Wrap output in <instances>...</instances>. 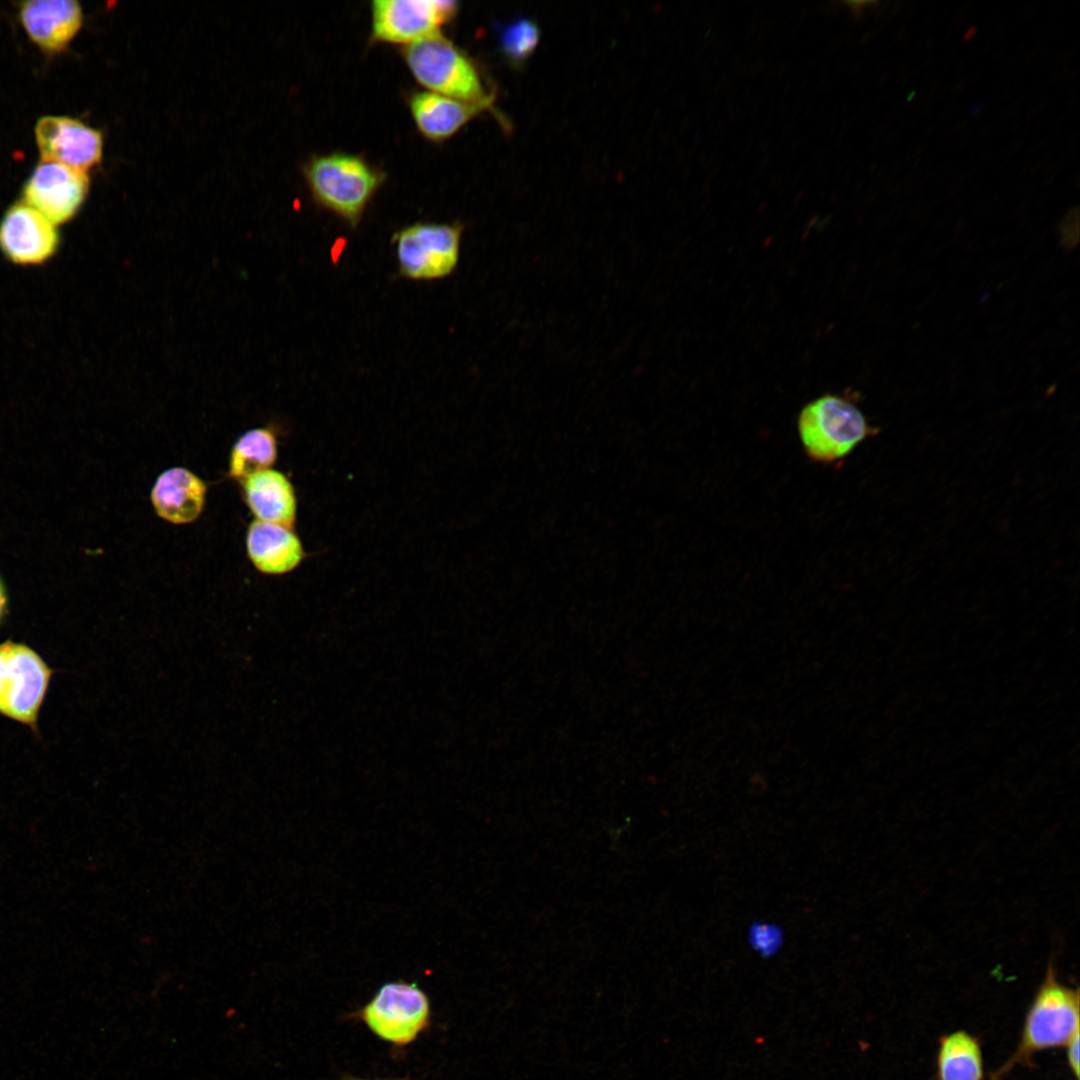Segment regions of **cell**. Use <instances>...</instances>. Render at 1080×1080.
Segmentation results:
<instances>
[{"label": "cell", "mask_w": 1080, "mask_h": 1080, "mask_svg": "<svg viewBox=\"0 0 1080 1080\" xmlns=\"http://www.w3.org/2000/svg\"><path fill=\"white\" fill-rule=\"evenodd\" d=\"M304 175L314 201L353 228L384 179L362 157L342 152L314 156Z\"/></svg>", "instance_id": "1"}, {"label": "cell", "mask_w": 1080, "mask_h": 1080, "mask_svg": "<svg viewBox=\"0 0 1080 1080\" xmlns=\"http://www.w3.org/2000/svg\"><path fill=\"white\" fill-rule=\"evenodd\" d=\"M402 56L415 79L428 91L463 102L493 106L473 60L440 32L404 47Z\"/></svg>", "instance_id": "2"}, {"label": "cell", "mask_w": 1080, "mask_h": 1080, "mask_svg": "<svg viewBox=\"0 0 1080 1080\" xmlns=\"http://www.w3.org/2000/svg\"><path fill=\"white\" fill-rule=\"evenodd\" d=\"M797 426L806 455L824 464L843 459L878 433L851 400L834 394L809 402L801 410Z\"/></svg>", "instance_id": "3"}, {"label": "cell", "mask_w": 1080, "mask_h": 1080, "mask_svg": "<svg viewBox=\"0 0 1080 1080\" xmlns=\"http://www.w3.org/2000/svg\"><path fill=\"white\" fill-rule=\"evenodd\" d=\"M1079 1031V993L1061 984L1050 963L1027 1013L1016 1054L996 1073V1080L1017 1062L1042 1049L1066 1045Z\"/></svg>", "instance_id": "4"}, {"label": "cell", "mask_w": 1080, "mask_h": 1080, "mask_svg": "<svg viewBox=\"0 0 1080 1080\" xmlns=\"http://www.w3.org/2000/svg\"><path fill=\"white\" fill-rule=\"evenodd\" d=\"M463 226L460 223H415L397 231L399 273L411 280H434L456 268Z\"/></svg>", "instance_id": "5"}, {"label": "cell", "mask_w": 1080, "mask_h": 1080, "mask_svg": "<svg viewBox=\"0 0 1080 1080\" xmlns=\"http://www.w3.org/2000/svg\"><path fill=\"white\" fill-rule=\"evenodd\" d=\"M51 670L29 647L0 645V713L35 727Z\"/></svg>", "instance_id": "6"}, {"label": "cell", "mask_w": 1080, "mask_h": 1080, "mask_svg": "<svg viewBox=\"0 0 1080 1080\" xmlns=\"http://www.w3.org/2000/svg\"><path fill=\"white\" fill-rule=\"evenodd\" d=\"M360 1016L381 1039L404 1045L428 1025L430 1005L416 983L399 980L382 985Z\"/></svg>", "instance_id": "7"}, {"label": "cell", "mask_w": 1080, "mask_h": 1080, "mask_svg": "<svg viewBox=\"0 0 1080 1080\" xmlns=\"http://www.w3.org/2000/svg\"><path fill=\"white\" fill-rule=\"evenodd\" d=\"M458 11L451 0H375L371 4L374 41L405 46L440 32Z\"/></svg>", "instance_id": "8"}, {"label": "cell", "mask_w": 1080, "mask_h": 1080, "mask_svg": "<svg viewBox=\"0 0 1080 1080\" xmlns=\"http://www.w3.org/2000/svg\"><path fill=\"white\" fill-rule=\"evenodd\" d=\"M88 190L86 171L42 161L25 182L22 195L23 202L57 226L77 214Z\"/></svg>", "instance_id": "9"}, {"label": "cell", "mask_w": 1080, "mask_h": 1080, "mask_svg": "<svg viewBox=\"0 0 1080 1080\" xmlns=\"http://www.w3.org/2000/svg\"><path fill=\"white\" fill-rule=\"evenodd\" d=\"M59 244L57 226L23 201L11 205L0 220V251L15 265L43 264Z\"/></svg>", "instance_id": "10"}, {"label": "cell", "mask_w": 1080, "mask_h": 1080, "mask_svg": "<svg viewBox=\"0 0 1080 1080\" xmlns=\"http://www.w3.org/2000/svg\"><path fill=\"white\" fill-rule=\"evenodd\" d=\"M34 133L42 161L56 162L87 172L101 160V132L77 119L67 116H43L37 121Z\"/></svg>", "instance_id": "11"}, {"label": "cell", "mask_w": 1080, "mask_h": 1080, "mask_svg": "<svg viewBox=\"0 0 1080 1080\" xmlns=\"http://www.w3.org/2000/svg\"><path fill=\"white\" fill-rule=\"evenodd\" d=\"M19 19L29 38L42 50H64L81 28L82 8L75 0H31L19 7Z\"/></svg>", "instance_id": "12"}, {"label": "cell", "mask_w": 1080, "mask_h": 1080, "mask_svg": "<svg viewBox=\"0 0 1080 1080\" xmlns=\"http://www.w3.org/2000/svg\"><path fill=\"white\" fill-rule=\"evenodd\" d=\"M246 547L256 569L270 575L291 572L305 556L302 542L292 529L258 519L248 528Z\"/></svg>", "instance_id": "13"}, {"label": "cell", "mask_w": 1080, "mask_h": 1080, "mask_svg": "<svg viewBox=\"0 0 1080 1080\" xmlns=\"http://www.w3.org/2000/svg\"><path fill=\"white\" fill-rule=\"evenodd\" d=\"M408 104L418 130L431 141L448 139L478 114L488 110L482 105L428 90L411 93Z\"/></svg>", "instance_id": "14"}, {"label": "cell", "mask_w": 1080, "mask_h": 1080, "mask_svg": "<svg viewBox=\"0 0 1080 1080\" xmlns=\"http://www.w3.org/2000/svg\"><path fill=\"white\" fill-rule=\"evenodd\" d=\"M205 496V483L181 467L160 474L151 491V501L158 516L174 524L196 520L202 512Z\"/></svg>", "instance_id": "15"}, {"label": "cell", "mask_w": 1080, "mask_h": 1080, "mask_svg": "<svg viewBox=\"0 0 1080 1080\" xmlns=\"http://www.w3.org/2000/svg\"><path fill=\"white\" fill-rule=\"evenodd\" d=\"M242 484L245 500L258 520L293 528L297 498L286 475L267 469L249 476Z\"/></svg>", "instance_id": "16"}, {"label": "cell", "mask_w": 1080, "mask_h": 1080, "mask_svg": "<svg viewBox=\"0 0 1080 1080\" xmlns=\"http://www.w3.org/2000/svg\"><path fill=\"white\" fill-rule=\"evenodd\" d=\"M937 1073L938 1080H982L983 1060L977 1039L965 1031L942 1037Z\"/></svg>", "instance_id": "17"}, {"label": "cell", "mask_w": 1080, "mask_h": 1080, "mask_svg": "<svg viewBox=\"0 0 1080 1080\" xmlns=\"http://www.w3.org/2000/svg\"><path fill=\"white\" fill-rule=\"evenodd\" d=\"M277 459V442L272 431L257 428L244 433L234 444L229 473L242 482L249 476L271 469Z\"/></svg>", "instance_id": "18"}, {"label": "cell", "mask_w": 1080, "mask_h": 1080, "mask_svg": "<svg viewBox=\"0 0 1080 1080\" xmlns=\"http://www.w3.org/2000/svg\"><path fill=\"white\" fill-rule=\"evenodd\" d=\"M540 39L538 25L521 18L504 28L500 36L501 49L513 63H521L535 51Z\"/></svg>", "instance_id": "19"}, {"label": "cell", "mask_w": 1080, "mask_h": 1080, "mask_svg": "<svg viewBox=\"0 0 1080 1080\" xmlns=\"http://www.w3.org/2000/svg\"><path fill=\"white\" fill-rule=\"evenodd\" d=\"M748 941L755 952L767 957L780 950L784 942V934L777 925L760 922L750 927Z\"/></svg>", "instance_id": "20"}, {"label": "cell", "mask_w": 1080, "mask_h": 1080, "mask_svg": "<svg viewBox=\"0 0 1080 1080\" xmlns=\"http://www.w3.org/2000/svg\"><path fill=\"white\" fill-rule=\"evenodd\" d=\"M1067 1046V1058L1076 1079H1079V1031L1074 1034Z\"/></svg>", "instance_id": "21"}, {"label": "cell", "mask_w": 1080, "mask_h": 1080, "mask_svg": "<svg viewBox=\"0 0 1080 1080\" xmlns=\"http://www.w3.org/2000/svg\"><path fill=\"white\" fill-rule=\"evenodd\" d=\"M5 601H6V599H5L4 590H3L2 585L0 584V617L2 615L4 606H5Z\"/></svg>", "instance_id": "22"}, {"label": "cell", "mask_w": 1080, "mask_h": 1080, "mask_svg": "<svg viewBox=\"0 0 1080 1080\" xmlns=\"http://www.w3.org/2000/svg\"><path fill=\"white\" fill-rule=\"evenodd\" d=\"M345 1080H361V1079H356V1078H348V1079H345Z\"/></svg>", "instance_id": "23"}]
</instances>
